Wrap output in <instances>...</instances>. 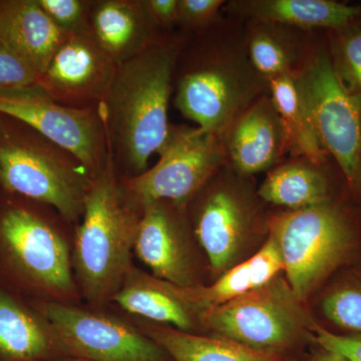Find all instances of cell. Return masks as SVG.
Masks as SVG:
<instances>
[{"label": "cell", "mask_w": 361, "mask_h": 361, "mask_svg": "<svg viewBox=\"0 0 361 361\" xmlns=\"http://www.w3.org/2000/svg\"><path fill=\"white\" fill-rule=\"evenodd\" d=\"M173 94L184 118L220 137L254 101L269 94V82L249 56L243 20L223 13L205 30L188 33L176 61Z\"/></svg>", "instance_id": "cell-1"}, {"label": "cell", "mask_w": 361, "mask_h": 361, "mask_svg": "<svg viewBox=\"0 0 361 361\" xmlns=\"http://www.w3.org/2000/svg\"><path fill=\"white\" fill-rule=\"evenodd\" d=\"M188 33H166L148 49L118 66L99 106L114 163L132 177L148 170L149 157L167 139L176 61Z\"/></svg>", "instance_id": "cell-2"}, {"label": "cell", "mask_w": 361, "mask_h": 361, "mask_svg": "<svg viewBox=\"0 0 361 361\" xmlns=\"http://www.w3.org/2000/svg\"><path fill=\"white\" fill-rule=\"evenodd\" d=\"M269 230L284 276L304 303L339 271L361 263V209L350 191L301 210L273 209Z\"/></svg>", "instance_id": "cell-3"}, {"label": "cell", "mask_w": 361, "mask_h": 361, "mask_svg": "<svg viewBox=\"0 0 361 361\" xmlns=\"http://www.w3.org/2000/svg\"><path fill=\"white\" fill-rule=\"evenodd\" d=\"M142 209L128 198L110 158L90 183L75 233L73 265L82 292L94 304L111 300L132 269Z\"/></svg>", "instance_id": "cell-4"}, {"label": "cell", "mask_w": 361, "mask_h": 361, "mask_svg": "<svg viewBox=\"0 0 361 361\" xmlns=\"http://www.w3.org/2000/svg\"><path fill=\"white\" fill-rule=\"evenodd\" d=\"M211 282L248 260L268 239L273 208L258 194L255 178L223 166L187 205Z\"/></svg>", "instance_id": "cell-5"}, {"label": "cell", "mask_w": 361, "mask_h": 361, "mask_svg": "<svg viewBox=\"0 0 361 361\" xmlns=\"http://www.w3.org/2000/svg\"><path fill=\"white\" fill-rule=\"evenodd\" d=\"M206 334L231 339L261 353L305 357L315 345L317 324L284 274L230 302L201 314Z\"/></svg>", "instance_id": "cell-6"}, {"label": "cell", "mask_w": 361, "mask_h": 361, "mask_svg": "<svg viewBox=\"0 0 361 361\" xmlns=\"http://www.w3.org/2000/svg\"><path fill=\"white\" fill-rule=\"evenodd\" d=\"M294 78L322 148L353 192L361 156V104L334 71L326 30L318 32L307 61Z\"/></svg>", "instance_id": "cell-7"}, {"label": "cell", "mask_w": 361, "mask_h": 361, "mask_svg": "<svg viewBox=\"0 0 361 361\" xmlns=\"http://www.w3.org/2000/svg\"><path fill=\"white\" fill-rule=\"evenodd\" d=\"M89 171L66 149L42 137L40 142L0 144V183L13 193L54 207L65 219L84 213L92 180Z\"/></svg>", "instance_id": "cell-8"}, {"label": "cell", "mask_w": 361, "mask_h": 361, "mask_svg": "<svg viewBox=\"0 0 361 361\" xmlns=\"http://www.w3.org/2000/svg\"><path fill=\"white\" fill-rule=\"evenodd\" d=\"M155 166L130 177L123 190L135 206L166 201L187 206L216 172L226 165L220 135L199 127L171 123Z\"/></svg>", "instance_id": "cell-9"}, {"label": "cell", "mask_w": 361, "mask_h": 361, "mask_svg": "<svg viewBox=\"0 0 361 361\" xmlns=\"http://www.w3.org/2000/svg\"><path fill=\"white\" fill-rule=\"evenodd\" d=\"M0 114L20 121L66 149L94 178L103 172L110 160L108 133L99 106H65L35 84L0 90Z\"/></svg>", "instance_id": "cell-10"}, {"label": "cell", "mask_w": 361, "mask_h": 361, "mask_svg": "<svg viewBox=\"0 0 361 361\" xmlns=\"http://www.w3.org/2000/svg\"><path fill=\"white\" fill-rule=\"evenodd\" d=\"M56 346L90 361H172L145 332L111 316L59 302L39 304Z\"/></svg>", "instance_id": "cell-11"}, {"label": "cell", "mask_w": 361, "mask_h": 361, "mask_svg": "<svg viewBox=\"0 0 361 361\" xmlns=\"http://www.w3.org/2000/svg\"><path fill=\"white\" fill-rule=\"evenodd\" d=\"M142 216L135 236L134 253L148 266L153 276L179 287L202 283L198 245L187 206L166 201L141 207Z\"/></svg>", "instance_id": "cell-12"}, {"label": "cell", "mask_w": 361, "mask_h": 361, "mask_svg": "<svg viewBox=\"0 0 361 361\" xmlns=\"http://www.w3.org/2000/svg\"><path fill=\"white\" fill-rule=\"evenodd\" d=\"M118 66L101 49L89 30L68 33L39 78L58 103L71 108H97L108 94Z\"/></svg>", "instance_id": "cell-13"}, {"label": "cell", "mask_w": 361, "mask_h": 361, "mask_svg": "<svg viewBox=\"0 0 361 361\" xmlns=\"http://www.w3.org/2000/svg\"><path fill=\"white\" fill-rule=\"evenodd\" d=\"M0 238L14 262L35 283L61 295L75 290L68 244L37 215L23 208L7 211L0 220Z\"/></svg>", "instance_id": "cell-14"}, {"label": "cell", "mask_w": 361, "mask_h": 361, "mask_svg": "<svg viewBox=\"0 0 361 361\" xmlns=\"http://www.w3.org/2000/svg\"><path fill=\"white\" fill-rule=\"evenodd\" d=\"M221 139L226 165L239 174L268 173L288 156L283 126L270 94L242 111Z\"/></svg>", "instance_id": "cell-15"}, {"label": "cell", "mask_w": 361, "mask_h": 361, "mask_svg": "<svg viewBox=\"0 0 361 361\" xmlns=\"http://www.w3.org/2000/svg\"><path fill=\"white\" fill-rule=\"evenodd\" d=\"M348 191V182L332 159L318 163L304 157L285 159L258 186L259 196L268 206L290 211L325 203Z\"/></svg>", "instance_id": "cell-16"}, {"label": "cell", "mask_w": 361, "mask_h": 361, "mask_svg": "<svg viewBox=\"0 0 361 361\" xmlns=\"http://www.w3.org/2000/svg\"><path fill=\"white\" fill-rule=\"evenodd\" d=\"M89 27L97 44L118 66L167 33L152 20L144 0L92 1Z\"/></svg>", "instance_id": "cell-17"}, {"label": "cell", "mask_w": 361, "mask_h": 361, "mask_svg": "<svg viewBox=\"0 0 361 361\" xmlns=\"http://www.w3.org/2000/svg\"><path fill=\"white\" fill-rule=\"evenodd\" d=\"M68 35L37 0L0 1V37L39 78Z\"/></svg>", "instance_id": "cell-18"}, {"label": "cell", "mask_w": 361, "mask_h": 361, "mask_svg": "<svg viewBox=\"0 0 361 361\" xmlns=\"http://www.w3.org/2000/svg\"><path fill=\"white\" fill-rule=\"evenodd\" d=\"M284 273L281 251L272 235L248 260L228 270L209 284L197 287L173 285L180 299L199 314L260 288Z\"/></svg>", "instance_id": "cell-19"}, {"label": "cell", "mask_w": 361, "mask_h": 361, "mask_svg": "<svg viewBox=\"0 0 361 361\" xmlns=\"http://www.w3.org/2000/svg\"><path fill=\"white\" fill-rule=\"evenodd\" d=\"M222 13L305 30H331L361 14V4L334 0H230Z\"/></svg>", "instance_id": "cell-20"}, {"label": "cell", "mask_w": 361, "mask_h": 361, "mask_svg": "<svg viewBox=\"0 0 361 361\" xmlns=\"http://www.w3.org/2000/svg\"><path fill=\"white\" fill-rule=\"evenodd\" d=\"M244 30L252 63L268 82L281 75L295 77L320 32L258 20H244Z\"/></svg>", "instance_id": "cell-21"}, {"label": "cell", "mask_w": 361, "mask_h": 361, "mask_svg": "<svg viewBox=\"0 0 361 361\" xmlns=\"http://www.w3.org/2000/svg\"><path fill=\"white\" fill-rule=\"evenodd\" d=\"M111 300L132 314L191 334H206L201 316L172 284L132 267Z\"/></svg>", "instance_id": "cell-22"}, {"label": "cell", "mask_w": 361, "mask_h": 361, "mask_svg": "<svg viewBox=\"0 0 361 361\" xmlns=\"http://www.w3.org/2000/svg\"><path fill=\"white\" fill-rule=\"evenodd\" d=\"M145 334L172 361H289L295 357L269 355L215 334H191L167 325H147Z\"/></svg>", "instance_id": "cell-23"}, {"label": "cell", "mask_w": 361, "mask_h": 361, "mask_svg": "<svg viewBox=\"0 0 361 361\" xmlns=\"http://www.w3.org/2000/svg\"><path fill=\"white\" fill-rule=\"evenodd\" d=\"M308 306L323 329L336 334H361V263L339 271Z\"/></svg>", "instance_id": "cell-24"}, {"label": "cell", "mask_w": 361, "mask_h": 361, "mask_svg": "<svg viewBox=\"0 0 361 361\" xmlns=\"http://www.w3.org/2000/svg\"><path fill=\"white\" fill-rule=\"evenodd\" d=\"M269 94L283 126L289 157H304L318 163L332 159L318 140L295 78L281 75L272 78Z\"/></svg>", "instance_id": "cell-25"}, {"label": "cell", "mask_w": 361, "mask_h": 361, "mask_svg": "<svg viewBox=\"0 0 361 361\" xmlns=\"http://www.w3.org/2000/svg\"><path fill=\"white\" fill-rule=\"evenodd\" d=\"M54 344L51 330L0 289V355L33 361L49 355Z\"/></svg>", "instance_id": "cell-26"}, {"label": "cell", "mask_w": 361, "mask_h": 361, "mask_svg": "<svg viewBox=\"0 0 361 361\" xmlns=\"http://www.w3.org/2000/svg\"><path fill=\"white\" fill-rule=\"evenodd\" d=\"M330 56L342 84L361 104V14L327 30Z\"/></svg>", "instance_id": "cell-27"}, {"label": "cell", "mask_w": 361, "mask_h": 361, "mask_svg": "<svg viewBox=\"0 0 361 361\" xmlns=\"http://www.w3.org/2000/svg\"><path fill=\"white\" fill-rule=\"evenodd\" d=\"M49 18L66 32L89 30L92 1L84 0H37Z\"/></svg>", "instance_id": "cell-28"}, {"label": "cell", "mask_w": 361, "mask_h": 361, "mask_svg": "<svg viewBox=\"0 0 361 361\" xmlns=\"http://www.w3.org/2000/svg\"><path fill=\"white\" fill-rule=\"evenodd\" d=\"M225 4L224 0H179L180 32H198L212 25L223 16Z\"/></svg>", "instance_id": "cell-29"}, {"label": "cell", "mask_w": 361, "mask_h": 361, "mask_svg": "<svg viewBox=\"0 0 361 361\" xmlns=\"http://www.w3.org/2000/svg\"><path fill=\"white\" fill-rule=\"evenodd\" d=\"M39 75L0 37V90L37 84Z\"/></svg>", "instance_id": "cell-30"}, {"label": "cell", "mask_w": 361, "mask_h": 361, "mask_svg": "<svg viewBox=\"0 0 361 361\" xmlns=\"http://www.w3.org/2000/svg\"><path fill=\"white\" fill-rule=\"evenodd\" d=\"M314 341L319 348L339 353L353 361H361V334H336L317 323L314 327Z\"/></svg>", "instance_id": "cell-31"}, {"label": "cell", "mask_w": 361, "mask_h": 361, "mask_svg": "<svg viewBox=\"0 0 361 361\" xmlns=\"http://www.w3.org/2000/svg\"><path fill=\"white\" fill-rule=\"evenodd\" d=\"M152 20L161 32H167L178 26L179 0H144Z\"/></svg>", "instance_id": "cell-32"}, {"label": "cell", "mask_w": 361, "mask_h": 361, "mask_svg": "<svg viewBox=\"0 0 361 361\" xmlns=\"http://www.w3.org/2000/svg\"><path fill=\"white\" fill-rule=\"evenodd\" d=\"M310 350V355L304 358V361H353L339 353L319 348L316 344Z\"/></svg>", "instance_id": "cell-33"}, {"label": "cell", "mask_w": 361, "mask_h": 361, "mask_svg": "<svg viewBox=\"0 0 361 361\" xmlns=\"http://www.w3.org/2000/svg\"><path fill=\"white\" fill-rule=\"evenodd\" d=\"M353 197H355V201L357 202L358 206L361 209V156L360 161V169H358L357 180L353 188Z\"/></svg>", "instance_id": "cell-34"}, {"label": "cell", "mask_w": 361, "mask_h": 361, "mask_svg": "<svg viewBox=\"0 0 361 361\" xmlns=\"http://www.w3.org/2000/svg\"><path fill=\"white\" fill-rule=\"evenodd\" d=\"M304 358H305V357H295V358H292V360H290L289 361H304Z\"/></svg>", "instance_id": "cell-35"}, {"label": "cell", "mask_w": 361, "mask_h": 361, "mask_svg": "<svg viewBox=\"0 0 361 361\" xmlns=\"http://www.w3.org/2000/svg\"><path fill=\"white\" fill-rule=\"evenodd\" d=\"M66 361H90L87 360H82V358H75V360H66Z\"/></svg>", "instance_id": "cell-36"}]
</instances>
